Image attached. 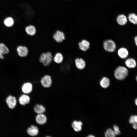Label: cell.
I'll use <instances>...</instances> for the list:
<instances>
[{"instance_id":"obj_1","label":"cell","mask_w":137,"mask_h":137,"mask_svg":"<svg viewBox=\"0 0 137 137\" xmlns=\"http://www.w3.org/2000/svg\"><path fill=\"white\" fill-rule=\"evenodd\" d=\"M129 71L127 68L123 66H119L115 69L114 75L115 78L119 80H123L128 76Z\"/></svg>"},{"instance_id":"obj_2","label":"cell","mask_w":137,"mask_h":137,"mask_svg":"<svg viewBox=\"0 0 137 137\" xmlns=\"http://www.w3.org/2000/svg\"><path fill=\"white\" fill-rule=\"evenodd\" d=\"M53 57L51 53L49 52L43 53L40 55L39 61L42 63L44 66L49 65L53 60Z\"/></svg>"},{"instance_id":"obj_3","label":"cell","mask_w":137,"mask_h":137,"mask_svg":"<svg viewBox=\"0 0 137 137\" xmlns=\"http://www.w3.org/2000/svg\"><path fill=\"white\" fill-rule=\"evenodd\" d=\"M103 46L105 50L109 53L114 52L116 48L115 42L111 39H108L104 41L103 42Z\"/></svg>"},{"instance_id":"obj_4","label":"cell","mask_w":137,"mask_h":137,"mask_svg":"<svg viewBox=\"0 0 137 137\" xmlns=\"http://www.w3.org/2000/svg\"><path fill=\"white\" fill-rule=\"evenodd\" d=\"M40 82L41 85L44 88H49L52 84V77L48 74L44 75L41 78Z\"/></svg>"},{"instance_id":"obj_5","label":"cell","mask_w":137,"mask_h":137,"mask_svg":"<svg viewBox=\"0 0 137 137\" xmlns=\"http://www.w3.org/2000/svg\"><path fill=\"white\" fill-rule=\"evenodd\" d=\"M53 38L56 42L60 43L65 40V35L63 32L57 30L54 34Z\"/></svg>"},{"instance_id":"obj_6","label":"cell","mask_w":137,"mask_h":137,"mask_svg":"<svg viewBox=\"0 0 137 137\" xmlns=\"http://www.w3.org/2000/svg\"><path fill=\"white\" fill-rule=\"evenodd\" d=\"M16 50L18 55L21 57H26L28 54L29 50L26 46H19L17 47Z\"/></svg>"},{"instance_id":"obj_7","label":"cell","mask_w":137,"mask_h":137,"mask_svg":"<svg viewBox=\"0 0 137 137\" xmlns=\"http://www.w3.org/2000/svg\"><path fill=\"white\" fill-rule=\"evenodd\" d=\"M74 61L76 67L79 70H83L86 66V63L85 61L81 58H76Z\"/></svg>"},{"instance_id":"obj_8","label":"cell","mask_w":137,"mask_h":137,"mask_svg":"<svg viewBox=\"0 0 137 137\" xmlns=\"http://www.w3.org/2000/svg\"><path fill=\"white\" fill-rule=\"evenodd\" d=\"M78 45L79 49L83 52H86L90 48V44L89 42L85 39H83L79 42Z\"/></svg>"},{"instance_id":"obj_9","label":"cell","mask_w":137,"mask_h":137,"mask_svg":"<svg viewBox=\"0 0 137 137\" xmlns=\"http://www.w3.org/2000/svg\"><path fill=\"white\" fill-rule=\"evenodd\" d=\"M117 54L120 58L123 59H126L129 55V52L126 48L122 47L118 49Z\"/></svg>"},{"instance_id":"obj_10","label":"cell","mask_w":137,"mask_h":137,"mask_svg":"<svg viewBox=\"0 0 137 137\" xmlns=\"http://www.w3.org/2000/svg\"><path fill=\"white\" fill-rule=\"evenodd\" d=\"M6 101L10 109H13L16 106V99L14 96L11 95L9 96L7 98Z\"/></svg>"},{"instance_id":"obj_11","label":"cell","mask_w":137,"mask_h":137,"mask_svg":"<svg viewBox=\"0 0 137 137\" xmlns=\"http://www.w3.org/2000/svg\"><path fill=\"white\" fill-rule=\"evenodd\" d=\"M22 90L25 94H28L30 93L33 90V85L30 82H26L22 85Z\"/></svg>"},{"instance_id":"obj_12","label":"cell","mask_w":137,"mask_h":137,"mask_svg":"<svg viewBox=\"0 0 137 137\" xmlns=\"http://www.w3.org/2000/svg\"><path fill=\"white\" fill-rule=\"evenodd\" d=\"M125 63L126 66L129 68H134L137 65L136 61L132 58H127L126 59Z\"/></svg>"},{"instance_id":"obj_13","label":"cell","mask_w":137,"mask_h":137,"mask_svg":"<svg viewBox=\"0 0 137 137\" xmlns=\"http://www.w3.org/2000/svg\"><path fill=\"white\" fill-rule=\"evenodd\" d=\"M25 30L27 35L31 36L35 35L36 32V27L34 25L32 24L27 26L25 28Z\"/></svg>"},{"instance_id":"obj_14","label":"cell","mask_w":137,"mask_h":137,"mask_svg":"<svg viewBox=\"0 0 137 137\" xmlns=\"http://www.w3.org/2000/svg\"><path fill=\"white\" fill-rule=\"evenodd\" d=\"M27 132V133L30 135L35 136L37 135L38 134L39 129L36 126L32 125L28 128Z\"/></svg>"},{"instance_id":"obj_15","label":"cell","mask_w":137,"mask_h":137,"mask_svg":"<svg viewBox=\"0 0 137 137\" xmlns=\"http://www.w3.org/2000/svg\"><path fill=\"white\" fill-rule=\"evenodd\" d=\"M37 123L40 125L45 124L47 121V118L44 113L37 114L35 117Z\"/></svg>"},{"instance_id":"obj_16","label":"cell","mask_w":137,"mask_h":137,"mask_svg":"<svg viewBox=\"0 0 137 137\" xmlns=\"http://www.w3.org/2000/svg\"><path fill=\"white\" fill-rule=\"evenodd\" d=\"M30 98L27 94H24L20 96L19 98L20 104L24 106L29 104L30 101Z\"/></svg>"},{"instance_id":"obj_17","label":"cell","mask_w":137,"mask_h":137,"mask_svg":"<svg viewBox=\"0 0 137 137\" xmlns=\"http://www.w3.org/2000/svg\"><path fill=\"white\" fill-rule=\"evenodd\" d=\"M117 23L120 25L123 26L125 25L127 22L126 16L124 14H121L118 16L116 18Z\"/></svg>"},{"instance_id":"obj_18","label":"cell","mask_w":137,"mask_h":137,"mask_svg":"<svg viewBox=\"0 0 137 137\" xmlns=\"http://www.w3.org/2000/svg\"><path fill=\"white\" fill-rule=\"evenodd\" d=\"M34 112L37 114L44 113L46 109L45 107L42 105L37 104L34 107Z\"/></svg>"},{"instance_id":"obj_19","label":"cell","mask_w":137,"mask_h":137,"mask_svg":"<svg viewBox=\"0 0 137 137\" xmlns=\"http://www.w3.org/2000/svg\"><path fill=\"white\" fill-rule=\"evenodd\" d=\"M64 57L63 55L60 52H57L54 56L53 61L58 64L61 63L63 61Z\"/></svg>"},{"instance_id":"obj_20","label":"cell","mask_w":137,"mask_h":137,"mask_svg":"<svg viewBox=\"0 0 137 137\" xmlns=\"http://www.w3.org/2000/svg\"><path fill=\"white\" fill-rule=\"evenodd\" d=\"M82 123L81 121L75 120L73 122L72 126L75 131L79 132L82 129Z\"/></svg>"},{"instance_id":"obj_21","label":"cell","mask_w":137,"mask_h":137,"mask_svg":"<svg viewBox=\"0 0 137 137\" xmlns=\"http://www.w3.org/2000/svg\"><path fill=\"white\" fill-rule=\"evenodd\" d=\"M3 22L6 26L10 27H12L13 25L14 21L12 17L8 16L5 18Z\"/></svg>"},{"instance_id":"obj_22","label":"cell","mask_w":137,"mask_h":137,"mask_svg":"<svg viewBox=\"0 0 137 137\" xmlns=\"http://www.w3.org/2000/svg\"><path fill=\"white\" fill-rule=\"evenodd\" d=\"M100 84L102 87L104 88H106L110 85V80L107 77H104L100 80Z\"/></svg>"},{"instance_id":"obj_23","label":"cell","mask_w":137,"mask_h":137,"mask_svg":"<svg viewBox=\"0 0 137 137\" xmlns=\"http://www.w3.org/2000/svg\"><path fill=\"white\" fill-rule=\"evenodd\" d=\"M129 21L134 25L137 24V15L134 13L130 14L128 16Z\"/></svg>"},{"instance_id":"obj_24","label":"cell","mask_w":137,"mask_h":137,"mask_svg":"<svg viewBox=\"0 0 137 137\" xmlns=\"http://www.w3.org/2000/svg\"><path fill=\"white\" fill-rule=\"evenodd\" d=\"M116 135L113 130L110 128L108 129L105 133V137H115Z\"/></svg>"},{"instance_id":"obj_25","label":"cell","mask_w":137,"mask_h":137,"mask_svg":"<svg viewBox=\"0 0 137 137\" xmlns=\"http://www.w3.org/2000/svg\"><path fill=\"white\" fill-rule=\"evenodd\" d=\"M9 51L8 48L4 44L0 43V51L3 55L8 54Z\"/></svg>"},{"instance_id":"obj_26","label":"cell","mask_w":137,"mask_h":137,"mask_svg":"<svg viewBox=\"0 0 137 137\" xmlns=\"http://www.w3.org/2000/svg\"><path fill=\"white\" fill-rule=\"evenodd\" d=\"M129 122L131 124L134 123H137V115H133L131 116L129 120Z\"/></svg>"},{"instance_id":"obj_27","label":"cell","mask_w":137,"mask_h":137,"mask_svg":"<svg viewBox=\"0 0 137 137\" xmlns=\"http://www.w3.org/2000/svg\"><path fill=\"white\" fill-rule=\"evenodd\" d=\"M113 127V130L116 135H118L121 134V131L119 127L118 126L116 125H114Z\"/></svg>"},{"instance_id":"obj_28","label":"cell","mask_w":137,"mask_h":137,"mask_svg":"<svg viewBox=\"0 0 137 137\" xmlns=\"http://www.w3.org/2000/svg\"><path fill=\"white\" fill-rule=\"evenodd\" d=\"M132 127L134 129H137V122L135 123L132 124Z\"/></svg>"},{"instance_id":"obj_29","label":"cell","mask_w":137,"mask_h":137,"mask_svg":"<svg viewBox=\"0 0 137 137\" xmlns=\"http://www.w3.org/2000/svg\"><path fill=\"white\" fill-rule=\"evenodd\" d=\"M134 40L135 44L136 46H137V35L135 37Z\"/></svg>"},{"instance_id":"obj_30","label":"cell","mask_w":137,"mask_h":137,"mask_svg":"<svg viewBox=\"0 0 137 137\" xmlns=\"http://www.w3.org/2000/svg\"><path fill=\"white\" fill-rule=\"evenodd\" d=\"M3 55V54L0 51V59H4V57Z\"/></svg>"},{"instance_id":"obj_31","label":"cell","mask_w":137,"mask_h":137,"mask_svg":"<svg viewBox=\"0 0 137 137\" xmlns=\"http://www.w3.org/2000/svg\"><path fill=\"white\" fill-rule=\"evenodd\" d=\"M87 137H95L93 135L90 134Z\"/></svg>"},{"instance_id":"obj_32","label":"cell","mask_w":137,"mask_h":137,"mask_svg":"<svg viewBox=\"0 0 137 137\" xmlns=\"http://www.w3.org/2000/svg\"><path fill=\"white\" fill-rule=\"evenodd\" d=\"M135 105L137 106V98H136L135 100Z\"/></svg>"},{"instance_id":"obj_33","label":"cell","mask_w":137,"mask_h":137,"mask_svg":"<svg viewBox=\"0 0 137 137\" xmlns=\"http://www.w3.org/2000/svg\"><path fill=\"white\" fill-rule=\"evenodd\" d=\"M136 81H137V75L136 76Z\"/></svg>"},{"instance_id":"obj_34","label":"cell","mask_w":137,"mask_h":137,"mask_svg":"<svg viewBox=\"0 0 137 137\" xmlns=\"http://www.w3.org/2000/svg\"><path fill=\"white\" fill-rule=\"evenodd\" d=\"M46 137H51L49 136H47Z\"/></svg>"}]
</instances>
